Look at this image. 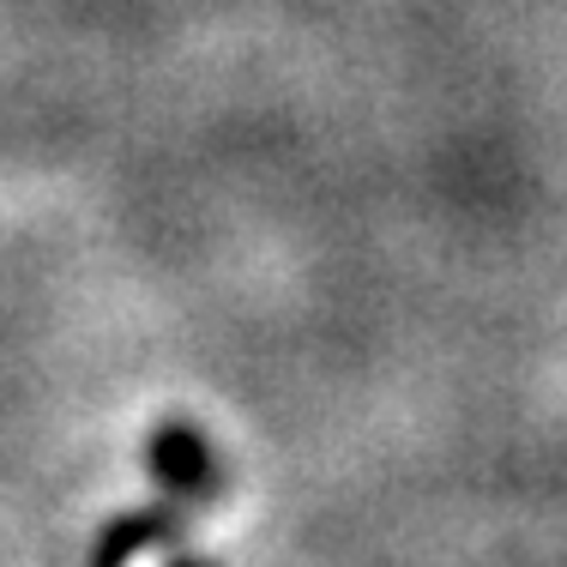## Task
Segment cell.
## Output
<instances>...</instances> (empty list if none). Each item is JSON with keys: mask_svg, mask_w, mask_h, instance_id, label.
Masks as SVG:
<instances>
[{"mask_svg": "<svg viewBox=\"0 0 567 567\" xmlns=\"http://www.w3.org/2000/svg\"><path fill=\"white\" fill-rule=\"evenodd\" d=\"M145 465H152V477L169 489V502H182V507H212L229 495L224 458L212 453V441L199 435L187 416H164V423L145 435Z\"/></svg>", "mask_w": 567, "mask_h": 567, "instance_id": "6da1fadb", "label": "cell"}, {"mask_svg": "<svg viewBox=\"0 0 567 567\" xmlns=\"http://www.w3.org/2000/svg\"><path fill=\"white\" fill-rule=\"evenodd\" d=\"M187 532V507L182 502H152V507H127L110 525H97V544H91L85 567H127L133 556L157 544H175Z\"/></svg>", "mask_w": 567, "mask_h": 567, "instance_id": "7a4b0ae2", "label": "cell"}, {"mask_svg": "<svg viewBox=\"0 0 567 567\" xmlns=\"http://www.w3.org/2000/svg\"><path fill=\"white\" fill-rule=\"evenodd\" d=\"M169 567H218V561H212V556H175Z\"/></svg>", "mask_w": 567, "mask_h": 567, "instance_id": "3957f363", "label": "cell"}]
</instances>
